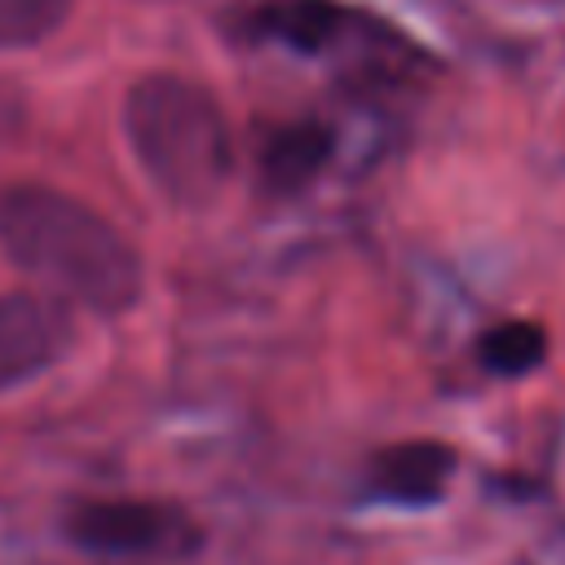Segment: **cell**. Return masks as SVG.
I'll use <instances>...</instances> for the list:
<instances>
[{
	"mask_svg": "<svg viewBox=\"0 0 565 565\" xmlns=\"http://www.w3.org/2000/svg\"><path fill=\"white\" fill-rule=\"evenodd\" d=\"M124 137L150 185L177 207H207L234 172L221 102L190 75L154 71L124 93Z\"/></svg>",
	"mask_w": 565,
	"mask_h": 565,
	"instance_id": "2",
	"label": "cell"
},
{
	"mask_svg": "<svg viewBox=\"0 0 565 565\" xmlns=\"http://www.w3.org/2000/svg\"><path fill=\"white\" fill-rule=\"evenodd\" d=\"M0 252L49 296L102 318L128 313L146 282L128 234L44 181L0 185Z\"/></svg>",
	"mask_w": 565,
	"mask_h": 565,
	"instance_id": "1",
	"label": "cell"
},
{
	"mask_svg": "<svg viewBox=\"0 0 565 565\" xmlns=\"http://www.w3.org/2000/svg\"><path fill=\"white\" fill-rule=\"evenodd\" d=\"M71 9L75 0H0V49H31L49 40Z\"/></svg>",
	"mask_w": 565,
	"mask_h": 565,
	"instance_id": "9",
	"label": "cell"
},
{
	"mask_svg": "<svg viewBox=\"0 0 565 565\" xmlns=\"http://www.w3.org/2000/svg\"><path fill=\"white\" fill-rule=\"evenodd\" d=\"M331 150H335V132L322 119H287L269 128L260 141V154H256L260 185L269 194H296L327 168Z\"/></svg>",
	"mask_w": 565,
	"mask_h": 565,
	"instance_id": "6",
	"label": "cell"
},
{
	"mask_svg": "<svg viewBox=\"0 0 565 565\" xmlns=\"http://www.w3.org/2000/svg\"><path fill=\"white\" fill-rule=\"evenodd\" d=\"M62 530L75 547L110 561L177 556L194 543V525L154 499H79L66 508Z\"/></svg>",
	"mask_w": 565,
	"mask_h": 565,
	"instance_id": "3",
	"label": "cell"
},
{
	"mask_svg": "<svg viewBox=\"0 0 565 565\" xmlns=\"http://www.w3.org/2000/svg\"><path fill=\"white\" fill-rule=\"evenodd\" d=\"M71 340V318L57 296L0 291V393L35 380Z\"/></svg>",
	"mask_w": 565,
	"mask_h": 565,
	"instance_id": "4",
	"label": "cell"
},
{
	"mask_svg": "<svg viewBox=\"0 0 565 565\" xmlns=\"http://www.w3.org/2000/svg\"><path fill=\"white\" fill-rule=\"evenodd\" d=\"M477 358L486 362V371L494 375H530L543 358H547V331L539 322H525V318H512V322H499L481 335L477 344Z\"/></svg>",
	"mask_w": 565,
	"mask_h": 565,
	"instance_id": "8",
	"label": "cell"
},
{
	"mask_svg": "<svg viewBox=\"0 0 565 565\" xmlns=\"http://www.w3.org/2000/svg\"><path fill=\"white\" fill-rule=\"evenodd\" d=\"M455 477V450L433 437H411L375 450L371 459V490L388 503H433Z\"/></svg>",
	"mask_w": 565,
	"mask_h": 565,
	"instance_id": "5",
	"label": "cell"
},
{
	"mask_svg": "<svg viewBox=\"0 0 565 565\" xmlns=\"http://www.w3.org/2000/svg\"><path fill=\"white\" fill-rule=\"evenodd\" d=\"M349 9L335 0H265L247 13V26L260 40L287 44L291 53H327L349 31Z\"/></svg>",
	"mask_w": 565,
	"mask_h": 565,
	"instance_id": "7",
	"label": "cell"
}]
</instances>
